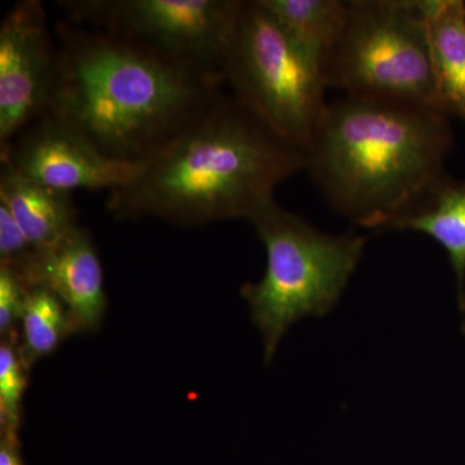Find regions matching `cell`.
Listing matches in <instances>:
<instances>
[{"instance_id": "obj_17", "label": "cell", "mask_w": 465, "mask_h": 465, "mask_svg": "<svg viewBox=\"0 0 465 465\" xmlns=\"http://www.w3.org/2000/svg\"><path fill=\"white\" fill-rule=\"evenodd\" d=\"M27 286L11 266L0 265V335L18 336Z\"/></svg>"}, {"instance_id": "obj_16", "label": "cell", "mask_w": 465, "mask_h": 465, "mask_svg": "<svg viewBox=\"0 0 465 465\" xmlns=\"http://www.w3.org/2000/svg\"><path fill=\"white\" fill-rule=\"evenodd\" d=\"M29 367L18 349V336L0 342V434L17 437Z\"/></svg>"}, {"instance_id": "obj_4", "label": "cell", "mask_w": 465, "mask_h": 465, "mask_svg": "<svg viewBox=\"0 0 465 465\" xmlns=\"http://www.w3.org/2000/svg\"><path fill=\"white\" fill-rule=\"evenodd\" d=\"M249 222L266 250L262 280L243 284L242 296L262 332L266 362L293 323L322 317L335 307L366 246L365 235L318 231L275 200Z\"/></svg>"}, {"instance_id": "obj_7", "label": "cell", "mask_w": 465, "mask_h": 465, "mask_svg": "<svg viewBox=\"0 0 465 465\" xmlns=\"http://www.w3.org/2000/svg\"><path fill=\"white\" fill-rule=\"evenodd\" d=\"M242 0H64L65 20L112 33L224 84Z\"/></svg>"}, {"instance_id": "obj_6", "label": "cell", "mask_w": 465, "mask_h": 465, "mask_svg": "<svg viewBox=\"0 0 465 465\" xmlns=\"http://www.w3.org/2000/svg\"><path fill=\"white\" fill-rule=\"evenodd\" d=\"M324 78L344 96L443 113L421 0L348 2Z\"/></svg>"}, {"instance_id": "obj_5", "label": "cell", "mask_w": 465, "mask_h": 465, "mask_svg": "<svg viewBox=\"0 0 465 465\" xmlns=\"http://www.w3.org/2000/svg\"><path fill=\"white\" fill-rule=\"evenodd\" d=\"M232 96L307 155L327 103L324 73L262 0H242L224 61Z\"/></svg>"}, {"instance_id": "obj_18", "label": "cell", "mask_w": 465, "mask_h": 465, "mask_svg": "<svg viewBox=\"0 0 465 465\" xmlns=\"http://www.w3.org/2000/svg\"><path fill=\"white\" fill-rule=\"evenodd\" d=\"M34 251L9 208L0 202V265L17 268Z\"/></svg>"}, {"instance_id": "obj_10", "label": "cell", "mask_w": 465, "mask_h": 465, "mask_svg": "<svg viewBox=\"0 0 465 465\" xmlns=\"http://www.w3.org/2000/svg\"><path fill=\"white\" fill-rule=\"evenodd\" d=\"M27 289L51 291L65 304L76 332L100 329L108 299L103 266L87 229L76 225L56 243L32 255L17 268Z\"/></svg>"}, {"instance_id": "obj_2", "label": "cell", "mask_w": 465, "mask_h": 465, "mask_svg": "<svg viewBox=\"0 0 465 465\" xmlns=\"http://www.w3.org/2000/svg\"><path fill=\"white\" fill-rule=\"evenodd\" d=\"M302 170L304 153L225 94L133 182L110 192L108 210L116 219L157 217L185 226L250 220Z\"/></svg>"}, {"instance_id": "obj_3", "label": "cell", "mask_w": 465, "mask_h": 465, "mask_svg": "<svg viewBox=\"0 0 465 465\" xmlns=\"http://www.w3.org/2000/svg\"><path fill=\"white\" fill-rule=\"evenodd\" d=\"M448 118L439 110L342 96L327 105L305 171L336 213L388 231L445 174Z\"/></svg>"}, {"instance_id": "obj_14", "label": "cell", "mask_w": 465, "mask_h": 465, "mask_svg": "<svg viewBox=\"0 0 465 465\" xmlns=\"http://www.w3.org/2000/svg\"><path fill=\"white\" fill-rule=\"evenodd\" d=\"M292 41L322 72L341 42L348 2L341 0H262Z\"/></svg>"}, {"instance_id": "obj_12", "label": "cell", "mask_w": 465, "mask_h": 465, "mask_svg": "<svg viewBox=\"0 0 465 465\" xmlns=\"http://www.w3.org/2000/svg\"><path fill=\"white\" fill-rule=\"evenodd\" d=\"M0 202L9 208L34 250L56 243L79 225L72 193L34 182L7 162H2L0 170Z\"/></svg>"}, {"instance_id": "obj_15", "label": "cell", "mask_w": 465, "mask_h": 465, "mask_svg": "<svg viewBox=\"0 0 465 465\" xmlns=\"http://www.w3.org/2000/svg\"><path fill=\"white\" fill-rule=\"evenodd\" d=\"M18 330V349L29 369L75 333L65 304L42 287L27 291Z\"/></svg>"}, {"instance_id": "obj_19", "label": "cell", "mask_w": 465, "mask_h": 465, "mask_svg": "<svg viewBox=\"0 0 465 465\" xmlns=\"http://www.w3.org/2000/svg\"><path fill=\"white\" fill-rule=\"evenodd\" d=\"M0 465H24L21 459L18 437L0 434Z\"/></svg>"}, {"instance_id": "obj_11", "label": "cell", "mask_w": 465, "mask_h": 465, "mask_svg": "<svg viewBox=\"0 0 465 465\" xmlns=\"http://www.w3.org/2000/svg\"><path fill=\"white\" fill-rule=\"evenodd\" d=\"M388 231H414L433 238L448 252L465 309V180L440 176L393 223Z\"/></svg>"}, {"instance_id": "obj_1", "label": "cell", "mask_w": 465, "mask_h": 465, "mask_svg": "<svg viewBox=\"0 0 465 465\" xmlns=\"http://www.w3.org/2000/svg\"><path fill=\"white\" fill-rule=\"evenodd\" d=\"M56 36L47 113L114 161L146 163L225 96L223 82L114 34L63 20Z\"/></svg>"}, {"instance_id": "obj_8", "label": "cell", "mask_w": 465, "mask_h": 465, "mask_svg": "<svg viewBox=\"0 0 465 465\" xmlns=\"http://www.w3.org/2000/svg\"><path fill=\"white\" fill-rule=\"evenodd\" d=\"M57 42L39 0L12 5L0 24V149L50 108Z\"/></svg>"}, {"instance_id": "obj_9", "label": "cell", "mask_w": 465, "mask_h": 465, "mask_svg": "<svg viewBox=\"0 0 465 465\" xmlns=\"http://www.w3.org/2000/svg\"><path fill=\"white\" fill-rule=\"evenodd\" d=\"M0 159L34 182L67 193L115 191L133 182L143 166L106 157L51 113L23 128L0 149Z\"/></svg>"}, {"instance_id": "obj_13", "label": "cell", "mask_w": 465, "mask_h": 465, "mask_svg": "<svg viewBox=\"0 0 465 465\" xmlns=\"http://www.w3.org/2000/svg\"><path fill=\"white\" fill-rule=\"evenodd\" d=\"M440 106L465 119V3L421 0Z\"/></svg>"}]
</instances>
